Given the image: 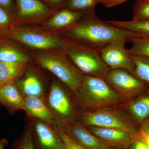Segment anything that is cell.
Wrapping results in <instances>:
<instances>
[{
  "label": "cell",
  "mask_w": 149,
  "mask_h": 149,
  "mask_svg": "<svg viewBox=\"0 0 149 149\" xmlns=\"http://www.w3.org/2000/svg\"><path fill=\"white\" fill-rule=\"evenodd\" d=\"M106 22L117 28L130 31L141 37L149 38V20L129 21L108 20Z\"/></svg>",
  "instance_id": "obj_19"
},
{
  "label": "cell",
  "mask_w": 149,
  "mask_h": 149,
  "mask_svg": "<svg viewBox=\"0 0 149 149\" xmlns=\"http://www.w3.org/2000/svg\"><path fill=\"white\" fill-rule=\"evenodd\" d=\"M65 53L83 74L105 79L110 70L98 50L77 43L67 42Z\"/></svg>",
  "instance_id": "obj_4"
},
{
  "label": "cell",
  "mask_w": 149,
  "mask_h": 149,
  "mask_svg": "<svg viewBox=\"0 0 149 149\" xmlns=\"http://www.w3.org/2000/svg\"><path fill=\"white\" fill-rule=\"evenodd\" d=\"M52 126L63 142L66 149H86L75 141L62 125L55 122Z\"/></svg>",
  "instance_id": "obj_23"
},
{
  "label": "cell",
  "mask_w": 149,
  "mask_h": 149,
  "mask_svg": "<svg viewBox=\"0 0 149 149\" xmlns=\"http://www.w3.org/2000/svg\"><path fill=\"white\" fill-rule=\"evenodd\" d=\"M82 15L80 12L65 10L54 15L47 22V25L51 29L68 28L79 21Z\"/></svg>",
  "instance_id": "obj_17"
},
{
  "label": "cell",
  "mask_w": 149,
  "mask_h": 149,
  "mask_svg": "<svg viewBox=\"0 0 149 149\" xmlns=\"http://www.w3.org/2000/svg\"><path fill=\"white\" fill-rule=\"evenodd\" d=\"M132 46L129 52L131 54L141 55L149 58V38L137 36L131 40Z\"/></svg>",
  "instance_id": "obj_25"
},
{
  "label": "cell",
  "mask_w": 149,
  "mask_h": 149,
  "mask_svg": "<svg viewBox=\"0 0 149 149\" xmlns=\"http://www.w3.org/2000/svg\"><path fill=\"white\" fill-rule=\"evenodd\" d=\"M36 60L40 66L55 75L76 95L84 75L70 61L65 54L44 53L37 55Z\"/></svg>",
  "instance_id": "obj_3"
},
{
  "label": "cell",
  "mask_w": 149,
  "mask_h": 149,
  "mask_svg": "<svg viewBox=\"0 0 149 149\" xmlns=\"http://www.w3.org/2000/svg\"><path fill=\"white\" fill-rule=\"evenodd\" d=\"M130 149H148L146 145L143 141L139 134L133 136Z\"/></svg>",
  "instance_id": "obj_28"
},
{
  "label": "cell",
  "mask_w": 149,
  "mask_h": 149,
  "mask_svg": "<svg viewBox=\"0 0 149 149\" xmlns=\"http://www.w3.org/2000/svg\"><path fill=\"white\" fill-rule=\"evenodd\" d=\"M10 18L5 11L0 6V30L5 29L9 23Z\"/></svg>",
  "instance_id": "obj_29"
},
{
  "label": "cell",
  "mask_w": 149,
  "mask_h": 149,
  "mask_svg": "<svg viewBox=\"0 0 149 149\" xmlns=\"http://www.w3.org/2000/svg\"><path fill=\"white\" fill-rule=\"evenodd\" d=\"M126 42L124 40L112 42L99 50V52L110 70H125L135 76V66L131 54L125 48Z\"/></svg>",
  "instance_id": "obj_7"
},
{
  "label": "cell",
  "mask_w": 149,
  "mask_h": 149,
  "mask_svg": "<svg viewBox=\"0 0 149 149\" xmlns=\"http://www.w3.org/2000/svg\"><path fill=\"white\" fill-rule=\"evenodd\" d=\"M8 144L6 139H2L0 140V149H6L5 147Z\"/></svg>",
  "instance_id": "obj_34"
},
{
  "label": "cell",
  "mask_w": 149,
  "mask_h": 149,
  "mask_svg": "<svg viewBox=\"0 0 149 149\" xmlns=\"http://www.w3.org/2000/svg\"><path fill=\"white\" fill-rule=\"evenodd\" d=\"M45 100L55 116L56 122L70 123L74 117V107L69 95L63 86L57 82H53Z\"/></svg>",
  "instance_id": "obj_5"
},
{
  "label": "cell",
  "mask_w": 149,
  "mask_h": 149,
  "mask_svg": "<svg viewBox=\"0 0 149 149\" xmlns=\"http://www.w3.org/2000/svg\"><path fill=\"white\" fill-rule=\"evenodd\" d=\"M139 136L141 137V139L145 142V143L148 149H149V135L146 133H143L142 131H139L138 133Z\"/></svg>",
  "instance_id": "obj_31"
},
{
  "label": "cell",
  "mask_w": 149,
  "mask_h": 149,
  "mask_svg": "<svg viewBox=\"0 0 149 149\" xmlns=\"http://www.w3.org/2000/svg\"><path fill=\"white\" fill-rule=\"evenodd\" d=\"M98 0H70L68 3L69 8L73 10H88L94 12V8L97 3Z\"/></svg>",
  "instance_id": "obj_27"
},
{
  "label": "cell",
  "mask_w": 149,
  "mask_h": 149,
  "mask_svg": "<svg viewBox=\"0 0 149 149\" xmlns=\"http://www.w3.org/2000/svg\"><path fill=\"white\" fill-rule=\"evenodd\" d=\"M23 110L30 118H36L52 125L56 121L54 113L44 99L36 97H24Z\"/></svg>",
  "instance_id": "obj_13"
},
{
  "label": "cell",
  "mask_w": 149,
  "mask_h": 149,
  "mask_svg": "<svg viewBox=\"0 0 149 149\" xmlns=\"http://www.w3.org/2000/svg\"><path fill=\"white\" fill-rule=\"evenodd\" d=\"M98 109L83 114L82 124L90 127L118 128L136 135L132 125L118 113L108 108Z\"/></svg>",
  "instance_id": "obj_6"
},
{
  "label": "cell",
  "mask_w": 149,
  "mask_h": 149,
  "mask_svg": "<svg viewBox=\"0 0 149 149\" xmlns=\"http://www.w3.org/2000/svg\"><path fill=\"white\" fill-rule=\"evenodd\" d=\"M81 105L88 108H105L120 102V96L104 78L84 75L75 95Z\"/></svg>",
  "instance_id": "obj_2"
},
{
  "label": "cell",
  "mask_w": 149,
  "mask_h": 149,
  "mask_svg": "<svg viewBox=\"0 0 149 149\" xmlns=\"http://www.w3.org/2000/svg\"><path fill=\"white\" fill-rule=\"evenodd\" d=\"M129 110L139 122H143L149 117V94L141 97L130 104Z\"/></svg>",
  "instance_id": "obj_20"
},
{
  "label": "cell",
  "mask_w": 149,
  "mask_h": 149,
  "mask_svg": "<svg viewBox=\"0 0 149 149\" xmlns=\"http://www.w3.org/2000/svg\"><path fill=\"white\" fill-rule=\"evenodd\" d=\"M18 14L22 18L42 17L50 12V10L40 0H17Z\"/></svg>",
  "instance_id": "obj_16"
},
{
  "label": "cell",
  "mask_w": 149,
  "mask_h": 149,
  "mask_svg": "<svg viewBox=\"0 0 149 149\" xmlns=\"http://www.w3.org/2000/svg\"><path fill=\"white\" fill-rule=\"evenodd\" d=\"M108 149H121V148H113V147H109Z\"/></svg>",
  "instance_id": "obj_36"
},
{
  "label": "cell",
  "mask_w": 149,
  "mask_h": 149,
  "mask_svg": "<svg viewBox=\"0 0 149 149\" xmlns=\"http://www.w3.org/2000/svg\"><path fill=\"white\" fill-rule=\"evenodd\" d=\"M10 37L30 47L47 49H65L67 42L48 33L26 29H19L10 33Z\"/></svg>",
  "instance_id": "obj_9"
},
{
  "label": "cell",
  "mask_w": 149,
  "mask_h": 149,
  "mask_svg": "<svg viewBox=\"0 0 149 149\" xmlns=\"http://www.w3.org/2000/svg\"><path fill=\"white\" fill-rule=\"evenodd\" d=\"M70 135L86 149H108L109 146L93 135L82 123H62Z\"/></svg>",
  "instance_id": "obj_12"
},
{
  "label": "cell",
  "mask_w": 149,
  "mask_h": 149,
  "mask_svg": "<svg viewBox=\"0 0 149 149\" xmlns=\"http://www.w3.org/2000/svg\"><path fill=\"white\" fill-rule=\"evenodd\" d=\"M149 20V1L138 0L134 10L133 21Z\"/></svg>",
  "instance_id": "obj_26"
},
{
  "label": "cell",
  "mask_w": 149,
  "mask_h": 149,
  "mask_svg": "<svg viewBox=\"0 0 149 149\" xmlns=\"http://www.w3.org/2000/svg\"><path fill=\"white\" fill-rule=\"evenodd\" d=\"M0 104L4 107L11 115L24 109V97L14 81L6 83L0 87Z\"/></svg>",
  "instance_id": "obj_14"
},
{
  "label": "cell",
  "mask_w": 149,
  "mask_h": 149,
  "mask_svg": "<svg viewBox=\"0 0 149 149\" xmlns=\"http://www.w3.org/2000/svg\"><path fill=\"white\" fill-rule=\"evenodd\" d=\"M47 1L52 3H59L62 1L63 0H47Z\"/></svg>",
  "instance_id": "obj_35"
},
{
  "label": "cell",
  "mask_w": 149,
  "mask_h": 149,
  "mask_svg": "<svg viewBox=\"0 0 149 149\" xmlns=\"http://www.w3.org/2000/svg\"><path fill=\"white\" fill-rule=\"evenodd\" d=\"M29 118L35 149H66L52 125L40 119Z\"/></svg>",
  "instance_id": "obj_10"
},
{
  "label": "cell",
  "mask_w": 149,
  "mask_h": 149,
  "mask_svg": "<svg viewBox=\"0 0 149 149\" xmlns=\"http://www.w3.org/2000/svg\"><path fill=\"white\" fill-rule=\"evenodd\" d=\"M11 149H35L32 139V127L29 122L21 136L12 145Z\"/></svg>",
  "instance_id": "obj_24"
},
{
  "label": "cell",
  "mask_w": 149,
  "mask_h": 149,
  "mask_svg": "<svg viewBox=\"0 0 149 149\" xmlns=\"http://www.w3.org/2000/svg\"><path fill=\"white\" fill-rule=\"evenodd\" d=\"M11 4V0H0V6L5 8H10Z\"/></svg>",
  "instance_id": "obj_33"
},
{
  "label": "cell",
  "mask_w": 149,
  "mask_h": 149,
  "mask_svg": "<svg viewBox=\"0 0 149 149\" xmlns=\"http://www.w3.org/2000/svg\"><path fill=\"white\" fill-rule=\"evenodd\" d=\"M131 55L135 66V76L149 85V58L135 54Z\"/></svg>",
  "instance_id": "obj_22"
},
{
  "label": "cell",
  "mask_w": 149,
  "mask_h": 149,
  "mask_svg": "<svg viewBox=\"0 0 149 149\" xmlns=\"http://www.w3.org/2000/svg\"><path fill=\"white\" fill-rule=\"evenodd\" d=\"M65 34L80 45L98 51L115 41L130 42L134 37L139 36L102 21L94 12L89 13L81 21L67 28Z\"/></svg>",
  "instance_id": "obj_1"
},
{
  "label": "cell",
  "mask_w": 149,
  "mask_h": 149,
  "mask_svg": "<svg viewBox=\"0 0 149 149\" xmlns=\"http://www.w3.org/2000/svg\"><path fill=\"white\" fill-rule=\"evenodd\" d=\"M14 83L24 97H36L45 100L48 92L40 77L35 73L29 72L21 80L16 79Z\"/></svg>",
  "instance_id": "obj_15"
},
{
  "label": "cell",
  "mask_w": 149,
  "mask_h": 149,
  "mask_svg": "<svg viewBox=\"0 0 149 149\" xmlns=\"http://www.w3.org/2000/svg\"><path fill=\"white\" fill-rule=\"evenodd\" d=\"M89 129L93 135L113 148L129 149L134 136L118 128L91 126Z\"/></svg>",
  "instance_id": "obj_11"
},
{
  "label": "cell",
  "mask_w": 149,
  "mask_h": 149,
  "mask_svg": "<svg viewBox=\"0 0 149 149\" xmlns=\"http://www.w3.org/2000/svg\"><path fill=\"white\" fill-rule=\"evenodd\" d=\"M28 56L23 52L8 45H0V61L11 63L27 62Z\"/></svg>",
  "instance_id": "obj_21"
},
{
  "label": "cell",
  "mask_w": 149,
  "mask_h": 149,
  "mask_svg": "<svg viewBox=\"0 0 149 149\" xmlns=\"http://www.w3.org/2000/svg\"></svg>",
  "instance_id": "obj_38"
},
{
  "label": "cell",
  "mask_w": 149,
  "mask_h": 149,
  "mask_svg": "<svg viewBox=\"0 0 149 149\" xmlns=\"http://www.w3.org/2000/svg\"><path fill=\"white\" fill-rule=\"evenodd\" d=\"M127 0H98V3H100L107 8H112L126 2Z\"/></svg>",
  "instance_id": "obj_30"
},
{
  "label": "cell",
  "mask_w": 149,
  "mask_h": 149,
  "mask_svg": "<svg viewBox=\"0 0 149 149\" xmlns=\"http://www.w3.org/2000/svg\"><path fill=\"white\" fill-rule=\"evenodd\" d=\"M105 80L118 95L125 97L136 95L147 87L146 84L123 69L110 70Z\"/></svg>",
  "instance_id": "obj_8"
},
{
  "label": "cell",
  "mask_w": 149,
  "mask_h": 149,
  "mask_svg": "<svg viewBox=\"0 0 149 149\" xmlns=\"http://www.w3.org/2000/svg\"><path fill=\"white\" fill-rule=\"evenodd\" d=\"M140 131L149 135V118L144 121Z\"/></svg>",
  "instance_id": "obj_32"
},
{
  "label": "cell",
  "mask_w": 149,
  "mask_h": 149,
  "mask_svg": "<svg viewBox=\"0 0 149 149\" xmlns=\"http://www.w3.org/2000/svg\"><path fill=\"white\" fill-rule=\"evenodd\" d=\"M26 63H11L0 61V87L14 82L18 78L25 68Z\"/></svg>",
  "instance_id": "obj_18"
},
{
  "label": "cell",
  "mask_w": 149,
  "mask_h": 149,
  "mask_svg": "<svg viewBox=\"0 0 149 149\" xmlns=\"http://www.w3.org/2000/svg\"><path fill=\"white\" fill-rule=\"evenodd\" d=\"M142 1H149V0H142Z\"/></svg>",
  "instance_id": "obj_37"
}]
</instances>
